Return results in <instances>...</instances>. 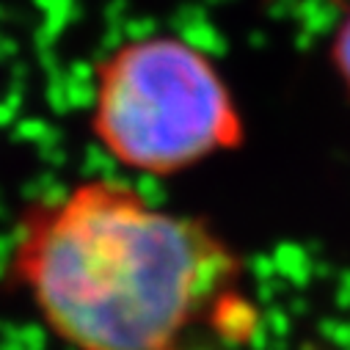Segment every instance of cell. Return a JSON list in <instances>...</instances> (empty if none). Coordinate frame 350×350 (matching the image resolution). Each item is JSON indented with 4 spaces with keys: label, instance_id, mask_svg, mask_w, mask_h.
Returning a JSON list of instances; mask_svg holds the SVG:
<instances>
[{
    "label": "cell",
    "instance_id": "277c9868",
    "mask_svg": "<svg viewBox=\"0 0 350 350\" xmlns=\"http://www.w3.org/2000/svg\"><path fill=\"white\" fill-rule=\"evenodd\" d=\"M334 66H336L342 83L347 85V92H350V12L339 23L336 36H334Z\"/></svg>",
    "mask_w": 350,
    "mask_h": 350
},
{
    "label": "cell",
    "instance_id": "6da1fadb",
    "mask_svg": "<svg viewBox=\"0 0 350 350\" xmlns=\"http://www.w3.org/2000/svg\"><path fill=\"white\" fill-rule=\"evenodd\" d=\"M12 271L77 350H177L234 290L240 259L207 221L122 180H85L23 213Z\"/></svg>",
    "mask_w": 350,
    "mask_h": 350
},
{
    "label": "cell",
    "instance_id": "7a4b0ae2",
    "mask_svg": "<svg viewBox=\"0 0 350 350\" xmlns=\"http://www.w3.org/2000/svg\"><path fill=\"white\" fill-rule=\"evenodd\" d=\"M92 135L127 171L174 177L243 144L218 64L174 33L130 39L94 66Z\"/></svg>",
    "mask_w": 350,
    "mask_h": 350
},
{
    "label": "cell",
    "instance_id": "3957f363",
    "mask_svg": "<svg viewBox=\"0 0 350 350\" xmlns=\"http://www.w3.org/2000/svg\"><path fill=\"white\" fill-rule=\"evenodd\" d=\"M210 323L218 328V334L229 342H245L254 331V309L251 304L237 293L232 290L229 295H224L213 312H210Z\"/></svg>",
    "mask_w": 350,
    "mask_h": 350
}]
</instances>
